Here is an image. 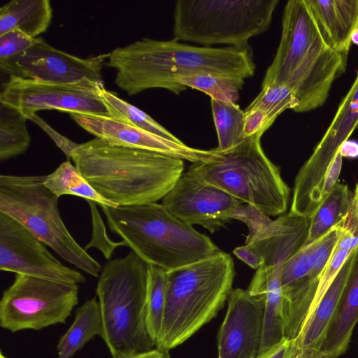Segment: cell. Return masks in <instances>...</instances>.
<instances>
[{
    "label": "cell",
    "mask_w": 358,
    "mask_h": 358,
    "mask_svg": "<svg viewBox=\"0 0 358 358\" xmlns=\"http://www.w3.org/2000/svg\"><path fill=\"white\" fill-rule=\"evenodd\" d=\"M106 66L116 71L115 83L129 96L162 88L180 94L186 88L182 77L210 74L244 83L255 74V64L248 47L212 48L190 45L174 38H148L118 47L108 53Z\"/></svg>",
    "instance_id": "obj_1"
},
{
    "label": "cell",
    "mask_w": 358,
    "mask_h": 358,
    "mask_svg": "<svg viewBox=\"0 0 358 358\" xmlns=\"http://www.w3.org/2000/svg\"><path fill=\"white\" fill-rule=\"evenodd\" d=\"M347 58L324 38L306 0H289L284 8L280 41L262 87L285 85L299 105L294 112L321 107L334 80L345 70Z\"/></svg>",
    "instance_id": "obj_2"
},
{
    "label": "cell",
    "mask_w": 358,
    "mask_h": 358,
    "mask_svg": "<svg viewBox=\"0 0 358 358\" xmlns=\"http://www.w3.org/2000/svg\"><path fill=\"white\" fill-rule=\"evenodd\" d=\"M71 159L90 185L117 206L157 203L184 170L182 159L96 137L80 144Z\"/></svg>",
    "instance_id": "obj_3"
},
{
    "label": "cell",
    "mask_w": 358,
    "mask_h": 358,
    "mask_svg": "<svg viewBox=\"0 0 358 358\" xmlns=\"http://www.w3.org/2000/svg\"><path fill=\"white\" fill-rule=\"evenodd\" d=\"M101 207L113 233L148 264L167 271L221 252L210 238L176 217L162 203Z\"/></svg>",
    "instance_id": "obj_4"
},
{
    "label": "cell",
    "mask_w": 358,
    "mask_h": 358,
    "mask_svg": "<svg viewBox=\"0 0 358 358\" xmlns=\"http://www.w3.org/2000/svg\"><path fill=\"white\" fill-rule=\"evenodd\" d=\"M234 275L233 259L222 251L167 271L163 323L156 348L169 351L180 345L215 317L233 289Z\"/></svg>",
    "instance_id": "obj_5"
},
{
    "label": "cell",
    "mask_w": 358,
    "mask_h": 358,
    "mask_svg": "<svg viewBox=\"0 0 358 358\" xmlns=\"http://www.w3.org/2000/svg\"><path fill=\"white\" fill-rule=\"evenodd\" d=\"M148 274L149 264L131 250L102 268L96 292L103 325L102 338L113 358L156 347L146 322Z\"/></svg>",
    "instance_id": "obj_6"
},
{
    "label": "cell",
    "mask_w": 358,
    "mask_h": 358,
    "mask_svg": "<svg viewBox=\"0 0 358 358\" xmlns=\"http://www.w3.org/2000/svg\"><path fill=\"white\" fill-rule=\"evenodd\" d=\"M262 134L247 137L230 150H217V159L193 163L188 171L266 215L275 216L287 210L290 189L279 168L264 152Z\"/></svg>",
    "instance_id": "obj_7"
},
{
    "label": "cell",
    "mask_w": 358,
    "mask_h": 358,
    "mask_svg": "<svg viewBox=\"0 0 358 358\" xmlns=\"http://www.w3.org/2000/svg\"><path fill=\"white\" fill-rule=\"evenodd\" d=\"M45 176H0V213L12 217L62 259L97 278L101 264L74 239L58 208V197L44 185Z\"/></svg>",
    "instance_id": "obj_8"
},
{
    "label": "cell",
    "mask_w": 358,
    "mask_h": 358,
    "mask_svg": "<svg viewBox=\"0 0 358 358\" xmlns=\"http://www.w3.org/2000/svg\"><path fill=\"white\" fill-rule=\"evenodd\" d=\"M278 0H178L173 38L210 47L246 48L269 27Z\"/></svg>",
    "instance_id": "obj_9"
},
{
    "label": "cell",
    "mask_w": 358,
    "mask_h": 358,
    "mask_svg": "<svg viewBox=\"0 0 358 358\" xmlns=\"http://www.w3.org/2000/svg\"><path fill=\"white\" fill-rule=\"evenodd\" d=\"M78 285L15 274L0 301V325L11 332L65 324L78 303Z\"/></svg>",
    "instance_id": "obj_10"
},
{
    "label": "cell",
    "mask_w": 358,
    "mask_h": 358,
    "mask_svg": "<svg viewBox=\"0 0 358 358\" xmlns=\"http://www.w3.org/2000/svg\"><path fill=\"white\" fill-rule=\"evenodd\" d=\"M103 88V82L88 78L49 83L11 76L3 85L0 102L17 109L27 120L42 110L110 116L101 96Z\"/></svg>",
    "instance_id": "obj_11"
},
{
    "label": "cell",
    "mask_w": 358,
    "mask_h": 358,
    "mask_svg": "<svg viewBox=\"0 0 358 358\" xmlns=\"http://www.w3.org/2000/svg\"><path fill=\"white\" fill-rule=\"evenodd\" d=\"M0 269L62 283L86 282L79 271L65 266L29 230L0 213Z\"/></svg>",
    "instance_id": "obj_12"
},
{
    "label": "cell",
    "mask_w": 358,
    "mask_h": 358,
    "mask_svg": "<svg viewBox=\"0 0 358 358\" xmlns=\"http://www.w3.org/2000/svg\"><path fill=\"white\" fill-rule=\"evenodd\" d=\"M108 54L80 58L49 45L41 37L25 51L0 60L10 76L49 83H70L88 78L103 82L101 70Z\"/></svg>",
    "instance_id": "obj_13"
},
{
    "label": "cell",
    "mask_w": 358,
    "mask_h": 358,
    "mask_svg": "<svg viewBox=\"0 0 358 358\" xmlns=\"http://www.w3.org/2000/svg\"><path fill=\"white\" fill-rule=\"evenodd\" d=\"M358 129V98L350 87L334 118L312 155L299 169L291 208L301 214L310 210L318 188L340 146Z\"/></svg>",
    "instance_id": "obj_14"
},
{
    "label": "cell",
    "mask_w": 358,
    "mask_h": 358,
    "mask_svg": "<svg viewBox=\"0 0 358 358\" xmlns=\"http://www.w3.org/2000/svg\"><path fill=\"white\" fill-rule=\"evenodd\" d=\"M228 221L238 220L248 228L245 243L266 266L283 265L303 244L309 218L288 213L276 220L250 205H243L227 213Z\"/></svg>",
    "instance_id": "obj_15"
},
{
    "label": "cell",
    "mask_w": 358,
    "mask_h": 358,
    "mask_svg": "<svg viewBox=\"0 0 358 358\" xmlns=\"http://www.w3.org/2000/svg\"><path fill=\"white\" fill-rule=\"evenodd\" d=\"M243 202L187 171L162 199V204L180 220L199 224L214 233L228 221L225 215Z\"/></svg>",
    "instance_id": "obj_16"
},
{
    "label": "cell",
    "mask_w": 358,
    "mask_h": 358,
    "mask_svg": "<svg viewBox=\"0 0 358 358\" xmlns=\"http://www.w3.org/2000/svg\"><path fill=\"white\" fill-rule=\"evenodd\" d=\"M227 301L217 334L218 358H257L264 328L263 299L237 288L232 289Z\"/></svg>",
    "instance_id": "obj_17"
},
{
    "label": "cell",
    "mask_w": 358,
    "mask_h": 358,
    "mask_svg": "<svg viewBox=\"0 0 358 358\" xmlns=\"http://www.w3.org/2000/svg\"><path fill=\"white\" fill-rule=\"evenodd\" d=\"M69 115L85 131L112 145L152 150L193 163L212 161L219 157L216 148L210 150L193 148L182 142L160 137L111 116Z\"/></svg>",
    "instance_id": "obj_18"
},
{
    "label": "cell",
    "mask_w": 358,
    "mask_h": 358,
    "mask_svg": "<svg viewBox=\"0 0 358 358\" xmlns=\"http://www.w3.org/2000/svg\"><path fill=\"white\" fill-rule=\"evenodd\" d=\"M282 265L262 264L256 271L248 291L264 302V317L259 355L285 337L284 298L281 284Z\"/></svg>",
    "instance_id": "obj_19"
},
{
    "label": "cell",
    "mask_w": 358,
    "mask_h": 358,
    "mask_svg": "<svg viewBox=\"0 0 358 358\" xmlns=\"http://www.w3.org/2000/svg\"><path fill=\"white\" fill-rule=\"evenodd\" d=\"M329 45L348 57L358 28V0H306Z\"/></svg>",
    "instance_id": "obj_20"
},
{
    "label": "cell",
    "mask_w": 358,
    "mask_h": 358,
    "mask_svg": "<svg viewBox=\"0 0 358 358\" xmlns=\"http://www.w3.org/2000/svg\"><path fill=\"white\" fill-rule=\"evenodd\" d=\"M358 322V246L339 304L320 349L337 358L345 353Z\"/></svg>",
    "instance_id": "obj_21"
},
{
    "label": "cell",
    "mask_w": 358,
    "mask_h": 358,
    "mask_svg": "<svg viewBox=\"0 0 358 358\" xmlns=\"http://www.w3.org/2000/svg\"><path fill=\"white\" fill-rule=\"evenodd\" d=\"M355 250L349 256L311 315L303 323L294 340L296 348L320 349L350 275Z\"/></svg>",
    "instance_id": "obj_22"
},
{
    "label": "cell",
    "mask_w": 358,
    "mask_h": 358,
    "mask_svg": "<svg viewBox=\"0 0 358 358\" xmlns=\"http://www.w3.org/2000/svg\"><path fill=\"white\" fill-rule=\"evenodd\" d=\"M52 17L49 0H12L0 8V36L18 30L31 38L48 29Z\"/></svg>",
    "instance_id": "obj_23"
},
{
    "label": "cell",
    "mask_w": 358,
    "mask_h": 358,
    "mask_svg": "<svg viewBox=\"0 0 358 358\" xmlns=\"http://www.w3.org/2000/svg\"><path fill=\"white\" fill-rule=\"evenodd\" d=\"M103 336V325L96 297L85 301L76 312L75 320L60 338L58 358H71L94 336Z\"/></svg>",
    "instance_id": "obj_24"
},
{
    "label": "cell",
    "mask_w": 358,
    "mask_h": 358,
    "mask_svg": "<svg viewBox=\"0 0 358 358\" xmlns=\"http://www.w3.org/2000/svg\"><path fill=\"white\" fill-rule=\"evenodd\" d=\"M352 196V192L347 185L338 182L335 185L309 217L308 235L302 246L320 239L332 228L343 223L348 215Z\"/></svg>",
    "instance_id": "obj_25"
},
{
    "label": "cell",
    "mask_w": 358,
    "mask_h": 358,
    "mask_svg": "<svg viewBox=\"0 0 358 358\" xmlns=\"http://www.w3.org/2000/svg\"><path fill=\"white\" fill-rule=\"evenodd\" d=\"M44 185L58 198L63 195H73L86 201H93L100 206L117 207L99 194L70 160L62 162L52 173L46 175Z\"/></svg>",
    "instance_id": "obj_26"
},
{
    "label": "cell",
    "mask_w": 358,
    "mask_h": 358,
    "mask_svg": "<svg viewBox=\"0 0 358 358\" xmlns=\"http://www.w3.org/2000/svg\"><path fill=\"white\" fill-rule=\"evenodd\" d=\"M27 119L17 109L0 102V160L5 161L25 152L31 138Z\"/></svg>",
    "instance_id": "obj_27"
},
{
    "label": "cell",
    "mask_w": 358,
    "mask_h": 358,
    "mask_svg": "<svg viewBox=\"0 0 358 358\" xmlns=\"http://www.w3.org/2000/svg\"><path fill=\"white\" fill-rule=\"evenodd\" d=\"M214 124L221 152L230 150L245 138L243 134L245 113L237 103L210 100Z\"/></svg>",
    "instance_id": "obj_28"
},
{
    "label": "cell",
    "mask_w": 358,
    "mask_h": 358,
    "mask_svg": "<svg viewBox=\"0 0 358 358\" xmlns=\"http://www.w3.org/2000/svg\"><path fill=\"white\" fill-rule=\"evenodd\" d=\"M167 271L149 264L146 299V322L149 334L157 345L159 341L165 308Z\"/></svg>",
    "instance_id": "obj_29"
},
{
    "label": "cell",
    "mask_w": 358,
    "mask_h": 358,
    "mask_svg": "<svg viewBox=\"0 0 358 358\" xmlns=\"http://www.w3.org/2000/svg\"><path fill=\"white\" fill-rule=\"evenodd\" d=\"M101 96L107 105L110 116L127 122L145 131L177 143L179 138L136 106L118 97L115 93L103 88Z\"/></svg>",
    "instance_id": "obj_30"
},
{
    "label": "cell",
    "mask_w": 358,
    "mask_h": 358,
    "mask_svg": "<svg viewBox=\"0 0 358 358\" xmlns=\"http://www.w3.org/2000/svg\"><path fill=\"white\" fill-rule=\"evenodd\" d=\"M178 83L186 89L190 87L205 93L211 99L234 103H236L244 84L231 78L210 74L182 77Z\"/></svg>",
    "instance_id": "obj_31"
},
{
    "label": "cell",
    "mask_w": 358,
    "mask_h": 358,
    "mask_svg": "<svg viewBox=\"0 0 358 358\" xmlns=\"http://www.w3.org/2000/svg\"><path fill=\"white\" fill-rule=\"evenodd\" d=\"M299 102L292 90L287 85H270L262 87L261 92L245 110L259 109L273 124L276 118L287 109L294 111Z\"/></svg>",
    "instance_id": "obj_32"
},
{
    "label": "cell",
    "mask_w": 358,
    "mask_h": 358,
    "mask_svg": "<svg viewBox=\"0 0 358 358\" xmlns=\"http://www.w3.org/2000/svg\"><path fill=\"white\" fill-rule=\"evenodd\" d=\"M320 238L301 247L283 264L281 271L282 292L308 280L310 271V257Z\"/></svg>",
    "instance_id": "obj_33"
},
{
    "label": "cell",
    "mask_w": 358,
    "mask_h": 358,
    "mask_svg": "<svg viewBox=\"0 0 358 358\" xmlns=\"http://www.w3.org/2000/svg\"><path fill=\"white\" fill-rule=\"evenodd\" d=\"M341 224L332 228L322 236L310 257V271L308 280L319 282V278L327 265L342 233Z\"/></svg>",
    "instance_id": "obj_34"
},
{
    "label": "cell",
    "mask_w": 358,
    "mask_h": 358,
    "mask_svg": "<svg viewBox=\"0 0 358 358\" xmlns=\"http://www.w3.org/2000/svg\"><path fill=\"white\" fill-rule=\"evenodd\" d=\"M355 250H352L343 248L339 243L338 240L327 265L319 278L317 291L305 321L311 315L313 310L339 273L342 266Z\"/></svg>",
    "instance_id": "obj_35"
},
{
    "label": "cell",
    "mask_w": 358,
    "mask_h": 358,
    "mask_svg": "<svg viewBox=\"0 0 358 358\" xmlns=\"http://www.w3.org/2000/svg\"><path fill=\"white\" fill-rule=\"evenodd\" d=\"M90 208L92 234L91 241L85 246L87 250L92 247L96 248L101 252L103 257L109 260L113 255L114 250L120 246H127V243L122 240L115 242L112 241L106 231V226L96 208V203L90 200L87 201Z\"/></svg>",
    "instance_id": "obj_36"
},
{
    "label": "cell",
    "mask_w": 358,
    "mask_h": 358,
    "mask_svg": "<svg viewBox=\"0 0 358 358\" xmlns=\"http://www.w3.org/2000/svg\"><path fill=\"white\" fill-rule=\"evenodd\" d=\"M36 40V38L29 37L18 30H12L0 36V60L25 51Z\"/></svg>",
    "instance_id": "obj_37"
},
{
    "label": "cell",
    "mask_w": 358,
    "mask_h": 358,
    "mask_svg": "<svg viewBox=\"0 0 358 358\" xmlns=\"http://www.w3.org/2000/svg\"><path fill=\"white\" fill-rule=\"evenodd\" d=\"M342 164L343 157L338 152L331 165L328 168L324 178L318 188L315 198V205L317 208L338 182L342 169Z\"/></svg>",
    "instance_id": "obj_38"
},
{
    "label": "cell",
    "mask_w": 358,
    "mask_h": 358,
    "mask_svg": "<svg viewBox=\"0 0 358 358\" xmlns=\"http://www.w3.org/2000/svg\"><path fill=\"white\" fill-rule=\"evenodd\" d=\"M28 120L40 127L52 139L56 145L64 153L67 160L71 159L74 150L80 145L64 136L60 134L36 113L30 115Z\"/></svg>",
    "instance_id": "obj_39"
},
{
    "label": "cell",
    "mask_w": 358,
    "mask_h": 358,
    "mask_svg": "<svg viewBox=\"0 0 358 358\" xmlns=\"http://www.w3.org/2000/svg\"><path fill=\"white\" fill-rule=\"evenodd\" d=\"M243 134L245 138L258 133L264 134L272 124L266 115L261 110H245Z\"/></svg>",
    "instance_id": "obj_40"
},
{
    "label": "cell",
    "mask_w": 358,
    "mask_h": 358,
    "mask_svg": "<svg viewBox=\"0 0 358 358\" xmlns=\"http://www.w3.org/2000/svg\"><path fill=\"white\" fill-rule=\"evenodd\" d=\"M295 350L294 341L284 337L279 343L260 354L257 358H292Z\"/></svg>",
    "instance_id": "obj_41"
},
{
    "label": "cell",
    "mask_w": 358,
    "mask_h": 358,
    "mask_svg": "<svg viewBox=\"0 0 358 358\" xmlns=\"http://www.w3.org/2000/svg\"><path fill=\"white\" fill-rule=\"evenodd\" d=\"M341 226L349 232L358 236V182L352 192L348 215Z\"/></svg>",
    "instance_id": "obj_42"
},
{
    "label": "cell",
    "mask_w": 358,
    "mask_h": 358,
    "mask_svg": "<svg viewBox=\"0 0 358 358\" xmlns=\"http://www.w3.org/2000/svg\"><path fill=\"white\" fill-rule=\"evenodd\" d=\"M233 252L252 268L257 269L263 264L262 259L247 245L236 248Z\"/></svg>",
    "instance_id": "obj_43"
},
{
    "label": "cell",
    "mask_w": 358,
    "mask_h": 358,
    "mask_svg": "<svg viewBox=\"0 0 358 358\" xmlns=\"http://www.w3.org/2000/svg\"><path fill=\"white\" fill-rule=\"evenodd\" d=\"M292 358H334L319 348H296Z\"/></svg>",
    "instance_id": "obj_44"
},
{
    "label": "cell",
    "mask_w": 358,
    "mask_h": 358,
    "mask_svg": "<svg viewBox=\"0 0 358 358\" xmlns=\"http://www.w3.org/2000/svg\"><path fill=\"white\" fill-rule=\"evenodd\" d=\"M338 152L343 157L356 158L358 157V143L347 140L340 146Z\"/></svg>",
    "instance_id": "obj_45"
},
{
    "label": "cell",
    "mask_w": 358,
    "mask_h": 358,
    "mask_svg": "<svg viewBox=\"0 0 358 358\" xmlns=\"http://www.w3.org/2000/svg\"><path fill=\"white\" fill-rule=\"evenodd\" d=\"M166 351H162L157 348L152 350L132 354L123 358H164Z\"/></svg>",
    "instance_id": "obj_46"
},
{
    "label": "cell",
    "mask_w": 358,
    "mask_h": 358,
    "mask_svg": "<svg viewBox=\"0 0 358 358\" xmlns=\"http://www.w3.org/2000/svg\"><path fill=\"white\" fill-rule=\"evenodd\" d=\"M352 43L358 45V28L356 29L352 35Z\"/></svg>",
    "instance_id": "obj_47"
},
{
    "label": "cell",
    "mask_w": 358,
    "mask_h": 358,
    "mask_svg": "<svg viewBox=\"0 0 358 358\" xmlns=\"http://www.w3.org/2000/svg\"><path fill=\"white\" fill-rule=\"evenodd\" d=\"M164 358H170L169 351H166L165 356Z\"/></svg>",
    "instance_id": "obj_48"
},
{
    "label": "cell",
    "mask_w": 358,
    "mask_h": 358,
    "mask_svg": "<svg viewBox=\"0 0 358 358\" xmlns=\"http://www.w3.org/2000/svg\"><path fill=\"white\" fill-rule=\"evenodd\" d=\"M0 358H8L6 357L2 352V351L0 352Z\"/></svg>",
    "instance_id": "obj_49"
}]
</instances>
